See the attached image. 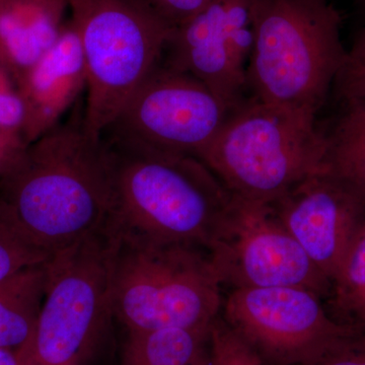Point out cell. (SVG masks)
Wrapping results in <instances>:
<instances>
[{
	"instance_id": "cell-11",
	"label": "cell",
	"mask_w": 365,
	"mask_h": 365,
	"mask_svg": "<svg viewBox=\"0 0 365 365\" xmlns=\"http://www.w3.org/2000/svg\"><path fill=\"white\" fill-rule=\"evenodd\" d=\"M253 1L210 0L173 29L162 64L198 79L232 107L241 104L249 97Z\"/></svg>"
},
{
	"instance_id": "cell-17",
	"label": "cell",
	"mask_w": 365,
	"mask_h": 365,
	"mask_svg": "<svg viewBox=\"0 0 365 365\" xmlns=\"http://www.w3.org/2000/svg\"><path fill=\"white\" fill-rule=\"evenodd\" d=\"M326 136V169L365 194V100L348 104Z\"/></svg>"
},
{
	"instance_id": "cell-20",
	"label": "cell",
	"mask_w": 365,
	"mask_h": 365,
	"mask_svg": "<svg viewBox=\"0 0 365 365\" xmlns=\"http://www.w3.org/2000/svg\"><path fill=\"white\" fill-rule=\"evenodd\" d=\"M51 257V255L31 246L0 222V281L24 269L45 263Z\"/></svg>"
},
{
	"instance_id": "cell-15",
	"label": "cell",
	"mask_w": 365,
	"mask_h": 365,
	"mask_svg": "<svg viewBox=\"0 0 365 365\" xmlns=\"http://www.w3.org/2000/svg\"><path fill=\"white\" fill-rule=\"evenodd\" d=\"M46 278L45 262L0 281V348L19 349L33 337Z\"/></svg>"
},
{
	"instance_id": "cell-8",
	"label": "cell",
	"mask_w": 365,
	"mask_h": 365,
	"mask_svg": "<svg viewBox=\"0 0 365 365\" xmlns=\"http://www.w3.org/2000/svg\"><path fill=\"white\" fill-rule=\"evenodd\" d=\"M234 108L198 79L160 63L102 136L198 158Z\"/></svg>"
},
{
	"instance_id": "cell-16",
	"label": "cell",
	"mask_w": 365,
	"mask_h": 365,
	"mask_svg": "<svg viewBox=\"0 0 365 365\" xmlns=\"http://www.w3.org/2000/svg\"><path fill=\"white\" fill-rule=\"evenodd\" d=\"M212 325L129 332L125 362L126 365L194 364L210 355Z\"/></svg>"
},
{
	"instance_id": "cell-14",
	"label": "cell",
	"mask_w": 365,
	"mask_h": 365,
	"mask_svg": "<svg viewBox=\"0 0 365 365\" xmlns=\"http://www.w3.org/2000/svg\"><path fill=\"white\" fill-rule=\"evenodd\" d=\"M66 0H0V60L21 76L58 39Z\"/></svg>"
},
{
	"instance_id": "cell-5",
	"label": "cell",
	"mask_w": 365,
	"mask_h": 365,
	"mask_svg": "<svg viewBox=\"0 0 365 365\" xmlns=\"http://www.w3.org/2000/svg\"><path fill=\"white\" fill-rule=\"evenodd\" d=\"M118 232L112 312L129 332L215 323L222 285L207 250Z\"/></svg>"
},
{
	"instance_id": "cell-21",
	"label": "cell",
	"mask_w": 365,
	"mask_h": 365,
	"mask_svg": "<svg viewBox=\"0 0 365 365\" xmlns=\"http://www.w3.org/2000/svg\"><path fill=\"white\" fill-rule=\"evenodd\" d=\"M334 86L338 97L347 105L365 100V28L347 50Z\"/></svg>"
},
{
	"instance_id": "cell-1",
	"label": "cell",
	"mask_w": 365,
	"mask_h": 365,
	"mask_svg": "<svg viewBox=\"0 0 365 365\" xmlns=\"http://www.w3.org/2000/svg\"><path fill=\"white\" fill-rule=\"evenodd\" d=\"M113 217L111 155L83 118L26 145L0 176V222L51 256L109 227Z\"/></svg>"
},
{
	"instance_id": "cell-29",
	"label": "cell",
	"mask_w": 365,
	"mask_h": 365,
	"mask_svg": "<svg viewBox=\"0 0 365 365\" xmlns=\"http://www.w3.org/2000/svg\"><path fill=\"white\" fill-rule=\"evenodd\" d=\"M19 351V350H18ZM19 354H20V352H19ZM20 359H21V365H33L31 364V362H29L28 360L24 359L23 356L20 354Z\"/></svg>"
},
{
	"instance_id": "cell-27",
	"label": "cell",
	"mask_w": 365,
	"mask_h": 365,
	"mask_svg": "<svg viewBox=\"0 0 365 365\" xmlns=\"http://www.w3.org/2000/svg\"><path fill=\"white\" fill-rule=\"evenodd\" d=\"M188 365H212V361H211V355H209V356L205 357V359L199 360V361L194 362V364Z\"/></svg>"
},
{
	"instance_id": "cell-22",
	"label": "cell",
	"mask_w": 365,
	"mask_h": 365,
	"mask_svg": "<svg viewBox=\"0 0 365 365\" xmlns=\"http://www.w3.org/2000/svg\"><path fill=\"white\" fill-rule=\"evenodd\" d=\"M25 108L16 78L0 60V129L23 136Z\"/></svg>"
},
{
	"instance_id": "cell-10",
	"label": "cell",
	"mask_w": 365,
	"mask_h": 365,
	"mask_svg": "<svg viewBox=\"0 0 365 365\" xmlns=\"http://www.w3.org/2000/svg\"><path fill=\"white\" fill-rule=\"evenodd\" d=\"M208 252L222 285L304 287L319 295L331 287L270 204L232 196Z\"/></svg>"
},
{
	"instance_id": "cell-25",
	"label": "cell",
	"mask_w": 365,
	"mask_h": 365,
	"mask_svg": "<svg viewBox=\"0 0 365 365\" xmlns=\"http://www.w3.org/2000/svg\"><path fill=\"white\" fill-rule=\"evenodd\" d=\"M26 146L20 134L0 129V176L11 167Z\"/></svg>"
},
{
	"instance_id": "cell-26",
	"label": "cell",
	"mask_w": 365,
	"mask_h": 365,
	"mask_svg": "<svg viewBox=\"0 0 365 365\" xmlns=\"http://www.w3.org/2000/svg\"><path fill=\"white\" fill-rule=\"evenodd\" d=\"M0 365H21L18 349L0 348Z\"/></svg>"
},
{
	"instance_id": "cell-4",
	"label": "cell",
	"mask_w": 365,
	"mask_h": 365,
	"mask_svg": "<svg viewBox=\"0 0 365 365\" xmlns=\"http://www.w3.org/2000/svg\"><path fill=\"white\" fill-rule=\"evenodd\" d=\"M327 136L316 119L248 97L200 153L234 197L273 203L326 167Z\"/></svg>"
},
{
	"instance_id": "cell-28",
	"label": "cell",
	"mask_w": 365,
	"mask_h": 365,
	"mask_svg": "<svg viewBox=\"0 0 365 365\" xmlns=\"http://www.w3.org/2000/svg\"><path fill=\"white\" fill-rule=\"evenodd\" d=\"M354 1L356 2L357 6H359V7H361L365 11V0H354Z\"/></svg>"
},
{
	"instance_id": "cell-2",
	"label": "cell",
	"mask_w": 365,
	"mask_h": 365,
	"mask_svg": "<svg viewBox=\"0 0 365 365\" xmlns=\"http://www.w3.org/2000/svg\"><path fill=\"white\" fill-rule=\"evenodd\" d=\"M103 138L111 155L118 227L209 251L232 200L212 170L190 155Z\"/></svg>"
},
{
	"instance_id": "cell-12",
	"label": "cell",
	"mask_w": 365,
	"mask_h": 365,
	"mask_svg": "<svg viewBox=\"0 0 365 365\" xmlns=\"http://www.w3.org/2000/svg\"><path fill=\"white\" fill-rule=\"evenodd\" d=\"M270 205L331 282L364 225L365 194L325 167Z\"/></svg>"
},
{
	"instance_id": "cell-3",
	"label": "cell",
	"mask_w": 365,
	"mask_h": 365,
	"mask_svg": "<svg viewBox=\"0 0 365 365\" xmlns=\"http://www.w3.org/2000/svg\"><path fill=\"white\" fill-rule=\"evenodd\" d=\"M249 97L314 118L344 64L341 16L329 0H254Z\"/></svg>"
},
{
	"instance_id": "cell-23",
	"label": "cell",
	"mask_w": 365,
	"mask_h": 365,
	"mask_svg": "<svg viewBox=\"0 0 365 365\" xmlns=\"http://www.w3.org/2000/svg\"><path fill=\"white\" fill-rule=\"evenodd\" d=\"M307 365H365V327L357 326Z\"/></svg>"
},
{
	"instance_id": "cell-30",
	"label": "cell",
	"mask_w": 365,
	"mask_h": 365,
	"mask_svg": "<svg viewBox=\"0 0 365 365\" xmlns=\"http://www.w3.org/2000/svg\"><path fill=\"white\" fill-rule=\"evenodd\" d=\"M66 1H68V0H66Z\"/></svg>"
},
{
	"instance_id": "cell-6",
	"label": "cell",
	"mask_w": 365,
	"mask_h": 365,
	"mask_svg": "<svg viewBox=\"0 0 365 365\" xmlns=\"http://www.w3.org/2000/svg\"><path fill=\"white\" fill-rule=\"evenodd\" d=\"M83 45L86 130L102 136L162 63L173 26L144 0H68Z\"/></svg>"
},
{
	"instance_id": "cell-24",
	"label": "cell",
	"mask_w": 365,
	"mask_h": 365,
	"mask_svg": "<svg viewBox=\"0 0 365 365\" xmlns=\"http://www.w3.org/2000/svg\"><path fill=\"white\" fill-rule=\"evenodd\" d=\"M144 1L163 20L175 28L198 13L210 0H144Z\"/></svg>"
},
{
	"instance_id": "cell-19",
	"label": "cell",
	"mask_w": 365,
	"mask_h": 365,
	"mask_svg": "<svg viewBox=\"0 0 365 365\" xmlns=\"http://www.w3.org/2000/svg\"><path fill=\"white\" fill-rule=\"evenodd\" d=\"M210 355L212 365H266L253 348L220 318L211 329Z\"/></svg>"
},
{
	"instance_id": "cell-18",
	"label": "cell",
	"mask_w": 365,
	"mask_h": 365,
	"mask_svg": "<svg viewBox=\"0 0 365 365\" xmlns=\"http://www.w3.org/2000/svg\"><path fill=\"white\" fill-rule=\"evenodd\" d=\"M340 313L365 327V220L331 281Z\"/></svg>"
},
{
	"instance_id": "cell-9",
	"label": "cell",
	"mask_w": 365,
	"mask_h": 365,
	"mask_svg": "<svg viewBox=\"0 0 365 365\" xmlns=\"http://www.w3.org/2000/svg\"><path fill=\"white\" fill-rule=\"evenodd\" d=\"M319 297L304 287L234 288L222 319L265 364L307 365L357 327L335 321Z\"/></svg>"
},
{
	"instance_id": "cell-7",
	"label": "cell",
	"mask_w": 365,
	"mask_h": 365,
	"mask_svg": "<svg viewBox=\"0 0 365 365\" xmlns=\"http://www.w3.org/2000/svg\"><path fill=\"white\" fill-rule=\"evenodd\" d=\"M118 227H109L46 262L44 299L33 337L19 348L33 365H78L112 312Z\"/></svg>"
},
{
	"instance_id": "cell-13",
	"label": "cell",
	"mask_w": 365,
	"mask_h": 365,
	"mask_svg": "<svg viewBox=\"0 0 365 365\" xmlns=\"http://www.w3.org/2000/svg\"><path fill=\"white\" fill-rule=\"evenodd\" d=\"M24 108L26 145L58 125L86 86L85 55L72 21H64L58 39L44 56L16 78Z\"/></svg>"
}]
</instances>
